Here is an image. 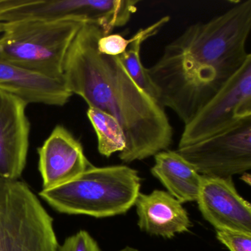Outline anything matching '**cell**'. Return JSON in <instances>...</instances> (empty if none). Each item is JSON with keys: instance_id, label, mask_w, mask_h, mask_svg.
I'll use <instances>...</instances> for the list:
<instances>
[{"instance_id": "6da1fadb", "label": "cell", "mask_w": 251, "mask_h": 251, "mask_svg": "<svg viewBox=\"0 0 251 251\" xmlns=\"http://www.w3.org/2000/svg\"><path fill=\"white\" fill-rule=\"evenodd\" d=\"M251 0L188 27L147 73L158 101L187 124L251 55Z\"/></svg>"}, {"instance_id": "7a4b0ae2", "label": "cell", "mask_w": 251, "mask_h": 251, "mask_svg": "<svg viewBox=\"0 0 251 251\" xmlns=\"http://www.w3.org/2000/svg\"><path fill=\"white\" fill-rule=\"evenodd\" d=\"M100 27L84 23L73 40L64 64L63 83L89 107L114 117L123 127L125 163L146 159L173 143V129L164 107L134 81L118 56L102 55Z\"/></svg>"}, {"instance_id": "3957f363", "label": "cell", "mask_w": 251, "mask_h": 251, "mask_svg": "<svg viewBox=\"0 0 251 251\" xmlns=\"http://www.w3.org/2000/svg\"><path fill=\"white\" fill-rule=\"evenodd\" d=\"M141 178L127 166L92 167L62 186L39 196L62 214L101 218L127 212L140 193Z\"/></svg>"}, {"instance_id": "277c9868", "label": "cell", "mask_w": 251, "mask_h": 251, "mask_svg": "<svg viewBox=\"0 0 251 251\" xmlns=\"http://www.w3.org/2000/svg\"><path fill=\"white\" fill-rule=\"evenodd\" d=\"M84 23L67 20L10 26L0 36V56L17 67L63 82L66 56Z\"/></svg>"}, {"instance_id": "5b68a950", "label": "cell", "mask_w": 251, "mask_h": 251, "mask_svg": "<svg viewBox=\"0 0 251 251\" xmlns=\"http://www.w3.org/2000/svg\"><path fill=\"white\" fill-rule=\"evenodd\" d=\"M53 220L27 183L0 178V251H58Z\"/></svg>"}, {"instance_id": "8992f818", "label": "cell", "mask_w": 251, "mask_h": 251, "mask_svg": "<svg viewBox=\"0 0 251 251\" xmlns=\"http://www.w3.org/2000/svg\"><path fill=\"white\" fill-rule=\"evenodd\" d=\"M251 117V54L221 89L185 125L178 147L215 136Z\"/></svg>"}, {"instance_id": "52a82bcc", "label": "cell", "mask_w": 251, "mask_h": 251, "mask_svg": "<svg viewBox=\"0 0 251 251\" xmlns=\"http://www.w3.org/2000/svg\"><path fill=\"white\" fill-rule=\"evenodd\" d=\"M176 151L201 176L232 178L246 173L251 169V117Z\"/></svg>"}, {"instance_id": "ba28073f", "label": "cell", "mask_w": 251, "mask_h": 251, "mask_svg": "<svg viewBox=\"0 0 251 251\" xmlns=\"http://www.w3.org/2000/svg\"><path fill=\"white\" fill-rule=\"evenodd\" d=\"M106 13L102 0H0V33L27 22L72 20L98 25Z\"/></svg>"}, {"instance_id": "9c48e42d", "label": "cell", "mask_w": 251, "mask_h": 251, "mask_svg": "<svg viewBox=\"0 0 251 251\" xmlns=\"http://www.w3.org/2000/svg\"><path fill=\"white\" fill-rule=\"evenodd\" d=\"M28 104L0 90V178L16 181L25 168L30 146Z\"/></svg>"}, {"instance_id": "30bf717a", "label": "cell", "mask_w": 251, "mask_h": 251, "mask_svg": "<svg viewBox=\"0 0 251 251\" xmlns=\"http://www.w3.org/2000/svg\"><path fill=\"white\" fill-rule=\"evenodd\" d=\"M200 211L216 230L251 234V205L238 193L232 178L202 176L198 199Z\"/></svg>"}, {"instance_id": "8fae6325", "label": "cell", "mask_w": 251, "mask_h": 251, "mask_svg": "<svg viewBox=\"0 0 251 251\" xmlns=\"http://www.w3.org/2000/svg\"><path fill=\"white\" fill-rule=\"evenodd\" d=\"M38 154L44 190L66 184L93 167L81 143L60 125L38 149Z\"/></svg>"}, {"instance_id": "7c38bea8", "label": "cell", "mask_w": 251, "mask_h": 251, "mask_svg": "<svg viewBox=\"0 0 251 251\" xmlns=\"http://www.w3.org/2000/svg\"><path fill=\"white\" fill-rule=\"evenodd\" d=\"M0 90L27 104L63 106L73 96L61 80H53L17 67L0 56Z\"/></svg>"}, {"instance_id": "4fadbf2b", "label": "cell", "mask_w": 251, "mask_h": 251, "mask_svg": "<svg viewBox=\"0 0 251 251\" xmlns=\"http://www.w3.org/2000/svg\"><path fill=\"white\" fill-rule=\"evenodd\" d=\"M134 205L138 225L149 234L170 239L188 231L192 226L182 203L164 191L154 190L149 195L140 192Z\"/></svg>"}, {"instance_id": "5bb4252c", "label": "cell", "mask_w": 251, "mask_h": 251, "mask_svg": "<svg viewBox=\"0 0 251 251\" xmlns=\"http://www.w3.org/2000/svg\"><path fill=\"white\" fill-rule=\"evenodd\" d=\"M151 169L170 195L180 203L197 201L202 176L176 151H164L154 155Z\"/></svg>"}, {"instance_id": "9a60e30c", "label": "cell", "mask_w": 251, "mask_h": 251, "mask_svg": "<svg viewBox=\"0 0 251 251\" xmlns=\"http://www.w3.org/2000/svg\"><path fill=\"white\" fill-rule=\"evenodd\" d=\"M170 20V17L166 16L151 25L138 30L137 33L132 36L133 41L127 50L118 56L130 77L146 93L157 101L158 94L156 89L147 73V69L144 67L141 61V49L142 44L156 35Z\"/></svg>"}, {"instance_id": "2e32d148", "label": "cell", "mask_w": 251, "mask_h": 251, "mask_svg": "<svg viewBox=\"0 0 251 251\" xmlns=\"http://www.w3.org/2000/svg\"><path fill=\"white\" fill-rule=\"evenodd\" d=\"M87 117L98 138V151L109 158L116 152H122L126 147L123 127L112 116L96 108L89 107Z\"/></svg>"}, {"instance_id": "e0dca14e", "label": "cell", "mask_w": 251, "mask_h": 251, "mask_svg": "<svg viewBox=\"0 0 251 251\" xmlns=\"http://www.w3.org/2000/svg\"><path fill=\"white\" fill-rule=\"evenodd\" d=\"M133 41V38L127 39L118 33H111L103 36L98 40V51L108 56H119L124 53Z\"/></svg>"}, {"instance_id": "ac0fdd59", "label": "cell", "mask_w": 251, "mask_h": 251, "mask_svg": "<svg viewBox=\"0 0 251 251\" xmlns=\"http://www.w3.org/2000/svg\"><path fill=\"white\" fill-rule=\"evenodd\" d=\"M58 251H101L99 245L86 230H80L67 238Z\"/></svg>"}, {"instance_id": "d6986e66", "label": "cell", "mask_w": 251, "mask_h": 251, "mask_svg": "<svg viewBox=\"0 0 251 251\" xmlns=\"http://www.w3.org/2000/svg\"><path fill=\"white\" fill-rule=\"evenodd\" d=\"M217 238L230 251H251V234L227 230H217Z\"/></svg>"}, {"instance_id": "ffe728a7", "label": "cell", "mask_w": 251, "mask_h": 251, "mask_svg": "<svg viewBox=\"0 0 251 251\" xmlns=\"http://www.w3.org/2000/svg\"><path fill=\"white\" fill-rule=\"evenodd\" d=\"M119 251H139L138 250L135 249V248H131V247H126V248H123V249L120 250Z\"/></svg>"}]
</instances>
